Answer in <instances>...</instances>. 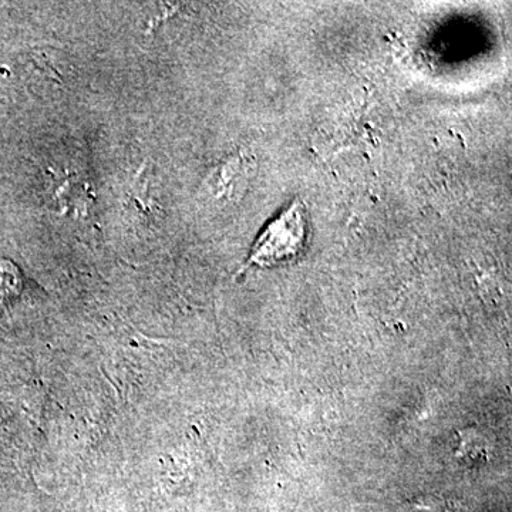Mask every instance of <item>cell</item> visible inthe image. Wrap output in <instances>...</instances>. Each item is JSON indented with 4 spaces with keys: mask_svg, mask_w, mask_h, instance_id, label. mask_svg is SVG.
Listing matches in <instances>:
<instances>
[{
    "mask_svg": "<svg viewBox=\"0 0 512 512\" xmlns=\"http://www.w3.org/2000/svg\"><path fill=\"white\" fill-rule=\"evenodd\" d=\"M308 238V218L301 201H295L266 227L251 252L252 264L274 266L302 254Z\"/></svg>",
    "mask_w": 512,
    "mask_h": 512,
    "instance_id": "cell-1",
    "label": "cell"
}]
</instances>
